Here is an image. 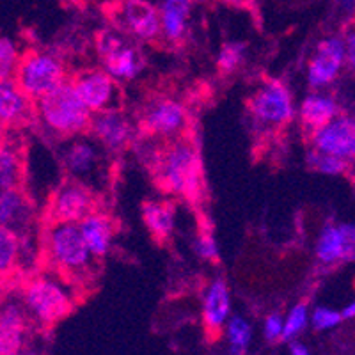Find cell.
<instances>
[{
  "label": "cell",
  "mask_w": 355,
  "mask_h": 355,
  "mask_svg": "<svg viewBox=\"0 0 355 355\" xmlns=\"http://www.w3.org/2000/svg\"><path fill=\"white\" fill-rule=\"evenodd\" d=\"M146 164L158 189L192 206L201 205L206 192L205 173L198 142L190 132L151 146Z\"/></svg>",
  "instance_id": "cell-1"
},
{
  "label": "cell",
  "mask_w": 355,
  "mask_h": 355,
  "mask_svg": "<svg viewBox=\"0 0 355 355\" xmlns=\"http://www.w3.org/2000/svg\"><path fill=\"white\" fill-rule=\"evenodd\" d=\"M41 245L50 270L62 275L78 291L94 283L100 259L87 247L77 222H46Z\"/></svg>",
  "instance_id": "cell-2"
},
{
  "label": "cell",
  "mask_w": 355,
  "mask_h": 355,
  "mask_svg": "<svg viewBox=\"0 0 355 355\" xmlns=\"http://www.w3.org/2000/svg\"><path fill=\"white\" fill-rule=\"evenodd\" d=\"M77 300V288L50 268L27 279L21 288V304L28 318L44 329L53 327L71 315Z\"/></svg>",
  "instance_id": "cell-3"
},
{
  "label": "cell",
  "mask_w": 355,
  "mask_h": 355,
  "mask_svg": "<svg viewBox=\"0 0 355 355\" xmlns=\"http://www.w3.org/2000/svg\"><path fill=\"white\" fill-rule=\"evenodd\" d=\"M36 110L37 123L55 137L89 135L93 112L85 105L69 78L53 89L52 93L37 100Z\"/></svg>",
  "instance_id": "cell-4"
},
{
  "label": "cell",
  "mask_w": 355,
  "mask_h": 355,
  "mask_svg": "<svg viewBox=\"0 0 355 355\" xmlns=\"http://www.w3.org/2000/svg\"><path fill=\"white\" fill-rule=\"evenodd\" d=\"M247 110L254 128L261 133L281 132L295 116L290 89L279 78L263 77L247 100Z\"/></svg>",
  "instance_id": "cell-5"
},
{
  "label": "cell",
  "mask_w": 355,
  "mask_h": 355,
  "mask_svg": "<svg viewBox=\"0 0 355 355\" xmlns=\"http://www.w3.org/2000/svg\"><path fill=\"white\" fill-rule=\"evenodd\" d=\"M94 46L101 68L117 80H133L144 69V53L137 40L126 36L112 25L94 34Z\"/></svg>",
  "instance_id": "cell-6"
},
{
  "label": "cell",
  "mask_w": 355,
  "mask_h": 355,
  "mask_svg": "<svg viewBox=\"0 0 355 355\" xmlns=\"http://www.w3.org/2000/svg\"><path fill=\"white\" fill-rule=\"evenodd\" d=\"M103 12L114 28L139 43L162 40L160 12L148 0H112L103 6Z\"/></svg>",
  "instance_id": "cell-7"
},
{
  "label": "cell",
  "mask_w": 355,
  "mask_h": 355,
  "mask_svg": "<svg viewBox=\"0 0 355 355\" xmlns=\"http://www.w3.org/2000/svg\"><path fill=\"white\" fill-rule=\"evenodd\" d=\"M15 78L34 101L41 100L68 80L61 57L49 50H27L21 53Z\"/></svg>",
  "instance_id": "cell-8"
},
{
  "label": "cell",
  "mask_w": 355,
  "mask_h": 355,
  "mask_svg": "<svg viewBox=\"0 0 355 355\" xmlns=\"http://www.w3.org/2000/svg\"><path fill=\"white\" fill-rule=\"evenodd\" d=\"M100 210L96 192L77 178L66 176L50 196L44 211L46 222H80L89 214Z\"/></svg>",
  "instance_id": "cell-9"
},
{
  "label": "cell",
  "mask_w": 355,
  "mask_h": 355,
  "mask_svg": "<svg viewBox=\"0 0 355 355\" xmlns=\"http://www.w3.org/2000/svg\"><path fill=\"white\" fill-rule=\"evenodd\" d=\"M137 128L146 137L174 139L190 132V117L180 101L157 96L142 107Z\"/></svg>",
  "instance_id": "cell-10"
},
{
  "label": "cell",
  "mask_w": 355,
  "mask_h": 355,
  "mask_svg": "<svg viewBox=\"0 0 355 355\" xmlns=\"http://www.w3.org/2000/svg\"><path fill=\"white\" fill-rule=\"evenodd\" d=\"M69 80L93 114L123 109V91L117 78L103 68L80 69Z\"/></svg>",
  "instance_id": "cell-11"
},
{
  "label": "cell",
  "mask_w": 355,
  "mask_h": 355,
  "mask_svg": "<svg viewBox=\"0 0 355 355\" xmlns=\"http://www.w3.org/2000/svg\"><path fill=\"white\" fill-rule=\"evenodd\" d=\"M347 62V46L339 36L323 37L307 61V84L313 91L327 87Z\"/></svg>",
  "instance_id": "cell-12"
},
{
  "label": "cell",
  "mask_w": 355,
  "mask_h": 355,
  "mask_svg": "<svg viewBox=\"0 0 355 355\" xmlns=\"http://www.w3.org/2000/svg\"><path fill=\"white\" fill-rule=\"evenodd\" d=\"M309 148L355 164V117L341 114L309 139Z\"/></svg>",
  "instance_id": "cell-13"
},
{
  "label": "cell",
  "mask_w": 355,
  "mask_h": 355,
  "mask_svg": "<svg viewBox=\"0 0 355 355\" xmlns=\"http://www.w3.org/2000/svg\"><path fill=\"white\" fill-rule=\"evenodd\" d=\"M137 130L130 121L123 109L107 110V112H94L89 135L101 144L105 150L121 153L135 142Z\"/></svg>",
  "instance_id": "cell-14"
},
{
  "label": "cell",
  "mask_w": 355,
  "mask_h": 355,
  "mask_svg": "<svg viewBox=\"0 0 355 355\" xmlns=\"http://www.w3.org/2000/svg\"><path fill=\"white\" fill-rule=\"evenodd\" d=\"M37 123L36 101L25 93L17 78L0 82V128L20 130Z\"/></svg>",
  "instance_id": "cell-15"
},
{
  "label": "cell",
  "mask_w": 355,
  "mask_h": 355,
  "mask_svg": "<svg viewBox=\"0 0 355 355\" xmlns=\"http://www.w3.org/2000/svg\"><path fill=\"white\" fill-rule=\"evenodd\" d=\"M28 320L24 304L6 302L0 307V355H20L25 350Z\"/></svg>",
  "instance_id": "cell-16"
},
{
  "label": "cell",
  "mask_w": 355,
  "mask_h": 355,
  "mask_svg": "<svg viewBox=\"0 0 355 355\" xmlns=\"http://www.w3.org/2000/svg\"><path fill=\"white\" fill-rule=\"evenodd\" d=\"M231 318V295L226 279L215 277L202 293V323L214 338Z\"/></svg>",
  "instance_id": "cell-17"
},
{
  "label": "cell",
  "mask_w": 355,
  "mask_h": 355,
  "mask_svg": "<svg viewBox=\"0 0 355 355\" xmlns=\"http://www.w3.org/2000/svg\"><path fill=\"white\" fill-rule=\"evenodd\" d=\"M162 40L180 49L189 36V21L192 12V0H162L160 8Z\"/></svg>",
  "instance_id": "cell-18"
},
{
  "label": "cell",
  "mask_w": 355,
  "mask_h": 355,
  "mask_svg": "<svg viewBox=\"0 0 355 355\" xmlns=\"http://www.w3.org/2000/svg\"><path fill=\"white\" fill-rule=\"evenodd\" d=\"M338 114V101L331 94L311 93L309 96L304 98L299 109V123L306 141H309L322 126L332 121Z\"/></svg>",
  "instance_id": "cell-19"
},
{
  "label": "cell",
  "mask_w": 355,
  "mask_h": 355,
  "mask_svg": "<svg viewBox=\"0 0 355 355\" xmlns=\"http://www.w3.org/2000/svg\"><path fill=\"white\" fill-rule=\"evenodd\" d=\"M78 226H80L82 236L91 252L101 261L109 254L110 247H112L117 231L116 220L100 208V210L89 214L84 220L78 222Z\"/></svg>",
  "instance_id": "cell-20"
},
{
  "label": "cell",
  "mask_w": 355,
  "mask_h": 355,
  "mask_svg": "<svg viewBox=\"0 0 355 355\" xmlns=\"http://www.w3.org/2000/svg\"><path fill=\"white\" fill-rule=\"evenodd\" d=\"M34 206L21 189L0 190V226L25 231L33 220Z\"/></svg>",
  "instance_id": "cell-21"
},
{
  "label": "cell",
  "mask_w": 355,
  "mask_h": 355,
  "mask_svg": "<svg viewBox=\"0 0 355 355\" xmlns=\"http://www.w3.org/2000/svg\"><path fill=\"white\" fill-rule=\"evenodd\" d=\"M176 218V205L173 201H144L142 202V220L158 245L171 240Z\"/></svg>",
  "instance_id": "cell-22"
},
{
  "label": "cell",
  "mask_w": 355,
  "mask_h": 355,
  "mask_svg": "<svg viewBox=\"0 0 355 355\" xmlns=\"http://www.w3.org/2000/svg\"><path fill=\"white\" fill-rule=\"evenodd\" d=\"M62 164L68 171V176L87 183V176L96 173L100 167V153H98L96 144L87 139H78L68 146V150L64 151V157H62Z\"/></svg>",
  "instance_id": "cell-23"
},
{
  "label": "cell",
  "mask_w": 355,
  "mask_h": 355,
  "mask_svg": "<svg viewBox=\"0 0 355 355\" xmlns=\"http://www.w3.org/2000/svg\"><path fill=\"white\" fill-rule=\"evenodd\" d=\"M24 180V148L18 142L2 139L0 141V190L21 189Z\"/></svg>",
  "instance_id": "cell-24"
},
{
  "label": "cell",
  "mask_w": 355,
  "mask_h": 355,
  "mask_svg": "<svg viewBox=\"0 0 355 355\" xmlns=\"http://www.w3.org/2000/svg\"><path fill=\"white\" fill-rule=\"evenodd\" d=\"M316 259L322 266H336L345 263V243L343 233L339 224L327 222L322 227L315 245Z\"/></svg>",
  "instance_id": "cell-25"
},
{
  "label": "cell",
  "mask_w": 355,
  "mask_h": 355,
  "mask_svg": "<svg viewBox=\"0 0 355 355\" xmlns=\"http://www.w3.org/2000/svg\"><path fill=\"white\" fill-rule=\"evenodd\" d=\"M24 256V234L0 226V279L11 277Z\"/></svg>",
  "instance_id": "cell-26"
},
{
  "label": "cell",
  "mask_w": 355,
  "mask_h": 355,
  "mask_svg": "<svg viewBox=\"0 0 355 355\" xmlns=\"http://www.w3.org/2000/svg\"><path fill=\"white\" fill-rule=\"evenodd\" d=\"M306 164L309 169L327 174V176H350L352 167H354L352 162L334 157V155L322 153V151L313 150V148H309V151H307Z\"/></svg>",
  "instance_id": "cell-27"
},
{
  "label": "cell",
  "mask_w": 355,
  "mask_h": 355,
  "mask_svg": "<svg viewBox=\"0 0 355 355\" xmlns=\"http://www.w3.org/2000/svg\"><path fill=\"white\" fill-rule=\"evenodd\" d=\"M227 345H230L231 355H245L249 348L250 339H252V329L247 323L245 318L234 315L226 323Z\"/></svg>",
  "instance_id": "cell-28"
},
{
  "label": "cell",
  "mask_w": 355,
  "mask_h": 355,
  "mask_svg": "<svg viewBox=\"0 0 355 355\" xmlns=\"http://www.w3.org/2000/svg\"><path fill=\"white\" fill-rule=\"evenodd\" d=\"M247 46L239 41H230V43L222 44L220 52L217 57V69L220 75L230 77L233 73L239 71L242 68L243 61H245Z\"/></svg>",
  "instance_id": "cell-29"
},
{
  "label": "cell",
  "mask_w": 355,
  "mask_h": 355,
  "mask_svg": "<svg viewBox=\"0 0 355 355\" xmlns=\"http://www.w3.org/2000/svg\"><path fill=\"white\" fill-rule=\"evenodd\" d=\"M21 52L17 43L8 36H0V82L17 77Z\"/></svg>",
  "instance_id": "cell-30"
},
{
  "label": "cell",
  "mask_w": 355,
  "mask_h": 355,
  "mask_svg": "<svg viewBox=\"0 0 355 355\" xmlns=\"http://www.w3.org/2000/svg\"><path fill=\"white\" fill-rule=\"evenodd\" d=\"M307 304L306 302H299L297 306H293L288 313V316L284 318V332H283V339L284 341H291L295 339L304 329L307 327Z\"/></svg>",
  "instance_id": "cell-31"
},
{
  "label": "cell",
  "mask_w": 355,
  "mask_h": 355,
  "mask_svg": "<svg viewBox=\"0 0 355 355\" xmlns=\"http://www.w3.org/2000/svg\"><path fill=\"white\" fill-rule=\"evenodd\" d=\"M194 250L199 258L205 259V261L208 263H214V265H217L218 259H220L217 242H215L214 239V233H211L208 227H205V230H201L198 233V239H196L194 242Z\"/></svg>",
  "instance_id": "cell-32"
},
{
  "label": "cell",
  "mask_w": 355,
  "mask_h": 355,
  "mask_svg": "<svg viewBox=\"0 0 355 355\" xmlns=\"http://www.w3.org/2000/svg\"><path fill=\"white\" fill-rule=\"evenodd\" d=\"M309 320L311 325L316 331H329V329H334L336 325L343 322V315L339 311L331 309V307H316Z\"/></svg>",
  "instance_id": "cell-33"
},
{
  "label": "cell",
  "mask_w": 355,
  "mask_h": 355,
  "mask_svg": "<svg viewBox=\"0 0 355 355\" xmlns=\"http://www.w3.org/2000/svg\"><path fill=\"white\" fill-rule=\"evenodd\" d=\"M284 332V316H281L279 313H272V315L266 316L265 325H263V334L268 341H279L283 339Z\"/></svg>",
  "instance_id": "cell-34"
},
{
  "label": "cell",
  "mask_w": 355,
  "mask_h": 355,
  "mask_svg": "<svg viewBox=\"0 0 355 355\" xmlns=\"http://www.w3.org/2000/svg\"><path fill=\"white\" fill-rule=\"evenodd\" d=\"M343 233L345 263L355 261V224H339Z\"/></svg>",
  "instance_id": "cell-35"
},
{
  "label": "cell",
  "mask_w": 355,
  "mask_h": 355,
  "mask_svg": "<svg viewBox=\"0 0 355 355\" xmlns=\"http://www.w3.org/2000/svg\"><path fill=\"white\" fill-rule=\"evenodd\" d=\"M345 46H347V62L355 71V24L352 25L350 31L345 36Z\"/></svg>",
  "instance_id": "cell-36"
},
{
  "label": "cell",
  "mask_w": 355,
  "mask_h": 355,
  "mask_svg": "<svg viewBox=\"0 0 355 355\" xmlns=\"http://www.w3.org/2000/svg\"><path fill=\"white\" fill-rule=\"evenodd\" d=\"M336 4L341 11L354 12L355 11V0H336Z\"/></svg>",
  "instance_id": "cell-37"
},
{
  "label": "cell",
  "mask_w": 355,
  "mask_h": 355,
  "mask_svg": "<svg viewBox=\"0 0 355 355\" xmlns=\"http://www.w3.org/2000/svg\"><path fill=\"white\" fill-rule=\"evenodd\" d=\"M291 355H311L309 354V350H307L306 347H304V345H300V343H291Z\"/></svg>",
  "instance_id": "cell-38"
},
{
  "label": "cell",
  "mask_w": 355,
  "mask_h": 355,
  "mask_svg": "<svg viewBox=\"0 0 355 355\" xmlns=\"http://www.w3.org/2000/svg\"><path fill=\"white\" fill-rule=\"evenodd\" d=\"M341 315H343V320H352L355 318V300L354 302L348 304L343 311H341Z\"/></svg>",
  "instance_id": "cell-39"
},
{
  "label": "cell",
  "mask_w": 355,
  "mask_h": 355,
  "mask_svg": "<svg viewBox=\"0 0 355 355\" xmlns=\"http://www.w3.org/2000/svg\"><path fill=\"white\" fill-rule=\"evenodd\" d=\"M224 2L231 6H240V8H247V6L252 4V0H224Z\"/></svg>",
  "instance_id": "cell-40"
},
{
  "label": "cell",
  "mask_w": 355,
  "mask_h": 355,
  "mask_svg": "<svg viewBox=\"0 0 355 355\" xmlns=\"http://www.w3.org/2000/svg\"><path fill=\"white\" fill-rule=\"evenodd\" d=\"M68 4H73L77 6V8H84V0H66Z\"/></svg>",
  "instance_id": "cell-41"
},
{
  "label": "cell",
  "mask_w": 355,
  "mask_h": 355,
  "mask_svg": "<svg viewBox=\"0 0 355 355\" xmlns=\"http://www.w3.org/2000/svg\"><path fill=\"white\" fill-rule=\"evenodd\" d=\"M20 355H41L40 352H36V350H31V348H25L24 352H21Z\"/></svg>",
  "instance_id": "cell-42"
}]
</instances>
